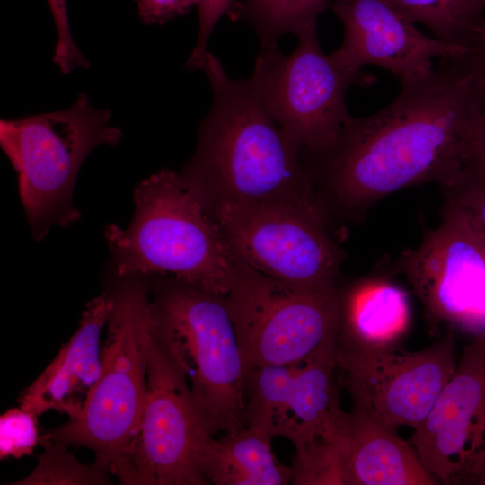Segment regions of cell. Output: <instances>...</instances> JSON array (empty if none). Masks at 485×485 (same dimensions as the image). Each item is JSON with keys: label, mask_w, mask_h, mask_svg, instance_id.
Returning a JSON list of instances; mask_svg holds the SVG:
<instances>
[{"label": "cell", "mask_w": 485, "mask_h": 485, "mask_svg": "<svg viewBox=\"0 0 485 485\" xmlns=\"http://www.w3.org/2000/svg\"><path fill=\"white\" fill-rule=\"evenodd\" d=\"M340 458L343 484H439L396 428L354 407L347 413Z\"/></svg>", "instance_id": "e0dca14e"}, {"label": "cell", "mask_w": 485, "mask_h": 485, "mask_svg": "<svg viewBox=\"0 0 485 485\" xmlns=\"http://www.w3.org/2000/svg\"><path fill=\"white\" fill-rule=\"evenodd\" d=\"M285 55L278 43L260 46L250 80L270 116L302 151H317L334 142L351 117L346 94L374 77L344 66L321 48L317 26L296 36Z\"/></svg>", "instance_id": "ba28073f"}, {"label": "cell", "mask_w": 485, "mask_h": 485, "mask_svg": "<svg viewBox=\"0 0 485 485\" xmlns=\"http://www.w3.org/2000/svg\"><path fill=\"white\" fill-rule=\"evenodd\" d=\"M409 441L439 484H485V332L463 348L454 375Z\"/></svg>", "instance_id": "5bb4252c"}, {"label": "cell", "mask_w": 485, "mask_h": 485, "mask_svg": "<svg viewBox=\"0 0 485 485\" xmlns=\"http://www.w3.org/2000/svg\"><path fill=\"white\" fill-rule=\"evenodd\" d=\"M466 164L485 173V106L474 131Z\"/></svg>", "instance_id": "83f0119b"}, {"label": "cell", "mask_w": 485, "mask_h": 485, "mask_svg": "<svg viewBox=\"0 0 485 485\" xmlns=\"http://www.w3.org/2000/svg\"><path fill=\"white\" fill-rule=\"evenodd\" d=\"M470 56L485 72V24L469 49Z\"/></svg>", "instance_id": "f1b7e54d"}, {"label": "cell", "mask_w": 485, "mask_h": 485, "mask_svg": "<svg viewBox=\"0 0 485 485\" xmlns=\"http://www.w3.org/2000/svg\"><path fill=\"white\" fill-rule=\"evenodd\" d=\"M337 338L301 363L251 370L244 385L247 426L290 440L296 451L340 447L347 412L334 381Z\"/></svg>", "instance_id": "7c38bea8"}, {"label": "cell", "mask_w": 485, "mask_h": 485, "mask_svg": "<svg viewBox=\"0 0 485 485\" xmlns=\"http://www.w3.org/2000/svg\"><path fill=\"white\" fill-rule=\"evenodd\" d=\"M199 70L209 81L212 103L195 153L179 172L186 185L203 203H287L327 217L301 151L268 112L250 78H231L210 52Z\"/></svg>", "instance_id": "7a4b0ae2"}, {"label": "cell", "mask_w": 485, "mask_h": 485, "mask_svg": "<svg viewBox=\"0 0 485 485\" xmlns=\"http://www.w3.org/2000/svg\"><path fill=\"white\" fill-rule=\"evenodd\" d=\"M331 0H240L232 17L251 26L260 46L278 43L287 34L299 35L317 26Z\"/></svg>", "instance_id": "44dd1931"}, {"label": "cell", "mask_w": 485, "mask_h": 485, "mask_svg": "<svg viewBox=\"0 0 485 485\" xmlns=\"http://www.w3.org/2000/svg\"><path fill=\"white\" fill-rule=\"evenodd\" d=\"M110 119L109 109L94 108L82 93L66 109L1 119V147L17 172L19 195L36 241L54 225L68 227L79 220L73 192L85 158L123 136Z\"/></svg>", "instance_id": "5b68a950"}, {"label": "cell", "mask_w": 485, "mask_h": 485, "mask_svg": "<svg viewBox=\"0 0 485 485\" xmlns=\"http://www.w3.org/2000/svg\"><path fill=\"white\" fill-rule=\"evenodd\" d=\"M330 6L344 31L341 46L332 53L355 71L374 65L402 84L430 73L434 59L470 49L423 33L386 0H331Z\"/></svg>", "instance_id": "9a60e30c"}, {"label": "cell", "mask_w": 485, "mask_h": 485, "mask_svg": "<svg viewBox=\"0 0 485 485\" xmlns=\"http://www.w3.org/2000/svg\"><path fill=\"white\" fill-rule=\"evenodd\" d=\"M110 293L111 310L99 377L79 413L42 436L93 450L128 484L146 391L152 304L145 277L119 278Z\"/></svg>", "instance_id": "277c9868"}, {"label": "cell", "mask_w": 485, "mask_h": 485, "mask_svg": "<svg viewBox=\"0 0 485 485\" xmlns=\"http://www.w3.org/2000/svg\"><path fill=\"white\" fill-rule=\"evenodd\" d=\"M452 329L419 351L396 343L366 345L338 335V368L354 408L396 429L419 426L455 371Z\"/></svg>", "instance_id": "8fae6325"}, {"label": "cell", "mask_w": 485, "mask_h": 485, "mask_svg": "<svg viewBox=\"0 0 485 485\" xmlns=\"http://www.w3.org/2000/svg\"><path fill=\"white\" fill-rule=\"evenodd\" d=\"M226 303L244 377L255 368L303 362L340 329L338 287L284 282L238 260Z\"/></svg>", "instance_id": "52a82bcc"}, {"label": "cell", "mask_w": 485, "mask_h": 485, "mask_svg": "<svg viewBox=\"0 0 485 485\" xmlns=\"http://www.w3.org/2000/svg\"><path fill=\"white\" fill-rule=\"evenodd\" d=\"M240 0H196L198 13V31L196 45L190 55L185 68L199 70L207 51V43L218 21Z\"/></svg>", "instance_id": "484cf974"}, {"label": "cell", "mask_w": 485, "mask_h": 485, "mask_svg": "<svg viewBox=\"0 0 485 485\" xmlns=\"http://www.w3.org/2000/svg\"><path fill=\"white\" fill-rule=\"evenodd\" d=\"M484 106L485 72L465 52L402 83L380 111L350 117L329 146L302 151L329 219L359 221L397 190L454 181L468 161Z\"/></svg>", "instance_id": "6da1fadb"}, {"label": "cell", "mask_w": 485, "mask_h": 485, "mask_svg": "<svg viewBox=\"0 0 485 485\" xmlns=\"http://www.w3.org/2000/svg\"><path fill=\"white\" fill-rule=\"evenodd\" d=\"M111 305L110 294L87 303L75 332L22 392L19 399L22 408L37 416L56 410L70 419L79 413L101 372L100 339Z\"/></svg>", "instance_id": "2e32d148"}, {"label": "cell", "mask_w": 485, "mask_h": 485, "mask_svg": "<svg viewBox=\"0 0 485 485\" xmlns=\"http://www.w3.org/2000/svg\"><path fill=\"white\" fill-rule=\"evenodd\" d=\"M43 453L31 474L13 484L17 485H82L110 484L109 464L96 458L90 465L83 464L70 454L66 445L40 436Z\"/></svg>", "instance_id": "7402d4cb"}, {"label": "cell", "mask_w": 485, "mask_h": 485, "mask_svg": "<svg viewBox=\"0 0 485 485\" xmlns=\"http://www.w3.org/2000/svg\"><path fill=\"white\" fill-rule=\"evenodd\" d=\"M441 188L443 207L459 215L485 244V173L465 164L454 181Z\"/></svg>", "instance_id": "603a6c76"}, {"label": "cell", "mask_w": 485, "mask_h": 485, "mask_svg": "<svg viewBox=\"0 0 485 485\" xmlns=\"http://www.w3.org/2000/svg\"><path fill=\"white\" fill-rule=\"evenodd\" d=\"M433 37L470 48L485 24L481 0H386Z\"/></svg>", "instance_id": "ffe728a7"}, {"label": "cell", "mask_w": 485, "mask_h": 485, "mask_svg": "<svg viewBox=\"0 0 485 485\" xmlns=\"http://www.w3.org/2000/svg\"><path fill=\"white\" fill-rule=\"evenodd\" d=\"M156 278L154 332L186 375L212 434L246 427L243 364L226 296Z\"/></svg>", "instance_id": "8992f818"}, {"label": "cell", "mask_w": 485, "mask_h": 485, "mask_svg": "<svg viewBox=\"0 0 485 485\" xmlns=\"http://www.w3.org/2000/svg\"><path fill=\"white\" fill-rule=\"evenodd\" d=\"M134 203L126 229H105L116 275L167 277L226 296L237 259L180 173L163 169L143 180Z\"/></svg>", "instance_id": "3957f363"}, {"label": "cell", "mask_w": 485, "mask_h": 485, "mask_svg": "<svg viewBox=\"0 0 485 485\" xmlns=\"http://www.w3.org/2000/svg\"><path fill=\"white\" fill-rule=\"evenodd\" d=\"M436 228L401 254L393 271L402 274L421 304L428 330L440 326L474 336L485 332V244L455 212L443 207Z\"/></svg>", "instance_id": "4fadbf2b"}, {"label": "cell", "mask_w": 485, "mask_h": 485, "mask_svg": "<svg viewBox=\"0 0 485 485\" xmlns=\"http://www.w3.org/2000/svg\"><path fill=\"white\" fill-rule=\"evenodd\" d=\"M233 253L254 270L284 282L337 287L345 255L322 213L287 203H204Z\"/></svg>", "instance_id": "9c48e42d"}, {"label": "cell", "mask_w": 485, "mask_h": 485, "mask_svg": "<svg viewBox=\"0 0 485 485\" xmlns=\"http://www.w3.org/2000/svg\"><path fill=\"white\" fill-rule=\"evenodd\" d=\"M213 436L186 375L156 336L153 322L128 484H208L202 463Z\"/></svg>", "instance_id": "30bf717a"}, {"label": "cell", "mask_w": 485, "mask_h": 485, "mask_svg": "<svg viewBox=\"0 0 485 485\" xmlns=\"http://www.w3.org/2000/svg\"><path fill=\"white\" fill-rule=\"evenodd\" d=\"M481 3H482V5H483V7L485 9V0H481Z\"/></svg>", "instance_id": "f546056e"}, {"label": "cell", "mask_w": 485, "mask_h": 485, "mask_svg": "<svg viewBox=\"0 0 485 485\" xmlns=\"http://www.w3.org/2000/svg\"><path fill=\"white\" fill-rule=\"evenodd\" d=\"M138 15L146 25L163 24L196 6V0H134Z\"/></svg>", "instance_id": "4316f807"}, {"label": "cell", "mask_w": 485, "mask_h": 485, "mask_svg": "<svg viewBox=\"0 0 485 485\" xmlns=\"http://www.w3.org/2000/svg\"><path fill=\"white\" fill-rule=\"evenodd\" d=\"M340 314L339 335L373 346L396 343L411 318L408 294L380 277L362 278L340 290Z\"/></svg>", "instance_id": "ac0fdd59"}, {"label": "cell", "mask_w": 485, "mask_h": 485, "mask_svg": "<svg viewBox=\"0 0 485 485\" xmlns=\"http://www.w3.org/2000/svg\"><path fill=\"white\" fill-rule=\"evenodd\" d=\"M37 415L22 408L7 410L0 418V458H21L33 453L40 441Z\"/></svg>", "instance_id": "cb8c5ba5"}, {"label": "cell", "mask_w": 485, "mask_h": 485, "mask_svg": "<svg viewBox=\"0 0 485 485\" xmlns=\"http://www.w3.org/2000/svg\"><path fill=\"white\" fill-rule=\"evenodd\" d=\"M56 25L57 40L54 49L53 62L64 75L77 67L88 68L89 61L74 41L67 13L66 0H48Z\"/></svg>", "instance_id": "d4e9b609"}, {"label": "cell", "mask_w": 485, "mask_h": 485, "mask_svg": "<svg viewBox=\"0 0 485 485\" xmlns=\"http://www.w3.org/2000/svg\"><path fill=\"white\" fill-rule=\"evenodd\" d=\"M273 437L251 427L210 440L202 472L215 485H284L292 481V468L276 457Z\"/></svg>", "instance_id": "d6986e66"}]
</instances>
